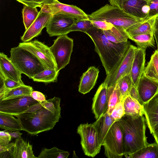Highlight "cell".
<instances>
[{
  "mask_svg": "<svg viewBox=\"0 0 158 158\" xmlns=\"http://www.w3.org/2000/svg\"><path fill=\"white\" fill-rule=\"evenodd\" d=\"M137 89L141 105L143 106L158 94V82L148 78L143 73Z\"/></svg>",
  "mask_w": 158,
  "mask_h": 158,
  "instance_id": "cell-15",
  "label": "cell"
},
{
  "mask_svg": "<svg viewBox=\"0 0 158 158\" xmlns=\"http://www.w3.org/2000/svg\"><path fill=\"white\" fill-rule=\"evenodd\" d=\"M76 19L60 13L52 15L46 27V31L50 36L67 35L69 29Z\"/></svg>",
  "mask_w": 158,
  "mask_h": 158,
  "instance_id": "cell-12",
  "label": "cell"
},
{
  "mask_svg": "<svg viewBox=\"0 0 158 158\" xmlns=\"http://www.w3.org/2000/svg\"><path fill=\"white\" fill-rule=\"evenodd\" d=\"M156 18L146 19L129 27L126 31L129 38L135 35L153 33Z\"/></svg>",
  "mask_w": 158,
  "mask_h": 158,
  "instance_id": "cell-24",
  "label": "cell"
},
{
  "mask_svg": "<svg viewBox=\"0 0 158 158\" xmlns=\"http://www.w3.org/2000/svg\"><path fill=\"white\" fill-rule=\"evenodd\" d=\"M154 38L153 33L135 35L129 39L136 44L138 48L146 49L148 47L154 46Z\"/></svg>",
  "mask_w": 158,
  "mask_h": 158,
  "instance_id": "cell-34",
  "label": "cell"
},
{
  "mask_svg": "<svg viewBox=\"0 0 158 158\" xmlns=\"http://www.w3.org/2000/svg\"><path fill=\"white\" fill-rule=\"evenodd\" d=\"M93 26L89 19H76L73 24L69 29L68 33L74 31H80L85 33L87 30Z\"/></svg>",
  "mask_w": 158,
  "mask_h": 158,
  "instance_id": "cell-37",
  "label": "cell"
},
{
  "mask_svg": "<svg viewBox=\"0 0 158 158\" xmlns=\"http://www.w3.org/2000/svg\"><path fill=\"white\" fill-rule=\"evenodd\" d=\"M125 113L123 101L118 102L113 109L110 116L115 120L120 119Z\"/></svg>",
  "mask_w": 158,
  "mask_h": 158,
  "instance_id": "cell-39",
  "label": "cell"
},
{
  "mask_svg": "<svg viewBox=\"0 0 158 158\" xmlns=\"http://www.w3.org/2000/svg\"><path fill=\"white\" fill-rule=\"evenodd\" d=\"M153 35L155 38L156 44L157 47V50L158 52V30L154 29L153 31Z\"/></svg>",
  "mask_w": 158,
  "mask_h": 158,
  "instance_id": "cell-50",
  "label": "cell"
},
{
  "mask_svg": "<svg viewBox=\"0 0 158 158\" xmlns=\"http://www.w3.org/2000/svg\"><path fill=\"white\" fill-rule=\"evenodd\" d=\"M19 45L33 54L46 69H57L56 65L50 47L43 43L35 40L20 43Z\"/></svg>",
  "mask_w": 158,
  "mask_h": 158,
  "instance_id": "cell-10",
  "label": "cell"
},
{
  "mask_svg": "<svg viewBox=\"0 0 158 158\" xmlns=\"http://www.w3.org/2000/svg\"><path fill=\"white\" fill-rule=\"evenodd\" d=\"M69 155V152L54 147L50 149L45 148L42 149L37 158H67Z\"/></svg>",
  "mask_w": 158,
  "mask_h": 158,
  "instance_id": "cell-35",
  "label": "cell"
},
{
  "mask_svg": "<svg viewBox=\"0 0 158 158\" xmlns=\"http://www.w3.org/2000/svg\"><path fill=\"white\" fill-rule=\"evenodd\" d=\"M10 52L11 61L22 73L29 78L46 69L33 54L21 46L12 48Z\"/></svg>",
  "mask_w": 158,
  "mask_h": 158,
  "instance_id": "cell-5",
  "label": "cell"
},
{
  "mask_svg": "<svg viewBox=\"0 0 158 158\" xmlns=\"http://www.w3.org/2000/svg\"><path fill=\"white\" fill-rule=\"evenodd\" d=\"M10 158H37L33 153L32 146L29 142L24 140L21 137L16 139L14 146L10 154Z\"/></svg>",
  "mask_w": 158,
  "mask_h": 158,
  "instance_id": "cell-22",
  "label": "cell"
},
{
  "mask_svg": "<svg viewBox=\"0 0 158 158\" xmlns=\"http://www.w3.org/2000/svg\"><path fill=\"white\" fill-rule=\"evenodd\" d=\"M77 133L81 138V143L84 154L94 157L100 152L101 147L97 132L93 124H81L77 127Z\"/></svg>",
  "mask_w": 158,
  "mask_h": 158,
  "instance_id": "cell-9",
  "label": "cell"
},
{
  "mask_svg": "<svg viewBox=\"0 0 158 158\" xmlns=\"http://www.w3.org/2000/svg\"><path fill=\"white\" fill-rule=\"evenodd\" d=\"M22 13L23 23L26 30L35 20L39 14V11L36 7L24 5Z\"/></svg>",
  "mask_w": 158,
  "mask_h": 158,
  "instance_id": "cell-33",
  "label": "cell"
},
{
  "mask_svg": "<svg viewBox=\"0 0 158 158\" xmlns=\"http://www.w3.org/2000/svg\"><path fill=\"white\" fill-rule=\"evenodd\" d=\"M108 106L107 86L103 82L98 87L93 98L92 109L96 119L107 112Z\"/></svg>",
  "mask_w": 158,
  "mask_h": 158,
  "instance_id": "cell-16",
  "label": "cell"
},
{
  "mask_svg": "<svg viewBox=\"0 0 158 158\" xmlns=\"http://www.w3.org/2000/svg\"><path fill=\"white\" fill-rule=\"evenodd\" d=\"M99 72L98 68L92 66L83 74L78 86L79 92L85 94L94 88L96 83Z\"/></svg>",
  "mask_w": 158,
  "mask_h": 158,
  "instance_id": "cell-21",
  "label": "cell"
},
{
  "mask_svg": "<svg viewBox=\"0 0 158 158\" xmlns=\"http://www.w3.org/2000/svg\"><path fill=\"white\" fill-rule=\"evenodd\" d=\"M42 105L30 95L0 101V112L15 116L33 111Z\"/></svg>",
  "mask_w": 158,
  "mask_h": 158,
  "instance_id": "cell-7",
  "label": "cell"
},
{
  "mask_svg": "<svg viewBox=\"0 0 158 158\" xmlns=\"http://www.w3.org/2000/svg\"><path fill=\"white\" fill-rule=\"evenodd\" d=\"M110 4L120 8L123 3L126 0H108ZM148 2L150 0H144Z\"/></svg>",
  "mask_w": 158,
  "mask_h": 158,
  "instance_id": "cell-48",
  "label": "cell"
},
{
  "mask_svg": "<svg viewBox=\"0 0 158 158\" xmlns=\"http://www.w3.org/2000/svg\"><path fill=\"white\" fill-rule=\"evenodd\" d=\"M108 98V106L107 112L110 115L116 104L123 101L119 89L116 83L111 86H107Z\"/></svg>",
  "mask_w": 158,
  "mask_h": 158,
  "instance_id": "cell-32",
  "label": "cell"
},
{
  "mask_svg": "<svg viewBox=\"0 0 158 158\" xmlns=\"http://www.w3.org/2000/svg\"><path fill=\"white\" fill-rule=\"evenodd\" d=\"M88 16L90 20L105 21L126 31L133 25L144 20L132 16L122 9L108 4Z\"/></svg>",
  "mask_w": 158,
  "mask_h": 158,
  "instance_id": "cell-4",
  "label": "cell"
},
{
  "mask_svg": "<svg viewBox=\"0 0 158 158\" xmlns=\"http://www.w3.org/2000/svg\"><path fill=\"white\" fill-rule=\"evenodd\" d=\"M3 78L5 86L7 89H13L24 84L8 78Z\"/></svg>",
  "mask_w": 158,
  "mask_h": 158,
  "instance_id": "cell-43",
  "label": "cell"
},
{
  "mask_svg": "<svg viewBox=\"0 0 158 158\" xmlns=\"http://www.w3.org/2000/svg\"><path fill=\"white\" fill-rule=\"evenodd\" d=\"M102 146L104 147L105 155L108 158H122L124 155L123 133L118 120L110 127Z\"/></svg>",
  "mask_w": 158,
  "mask_h": 158,
  "instance_id": "cell-6",
  "label": "cell"
},
{
  "mask_svg": "<svg viewBox=\"0 0 158 158\" xmlns=\"http://www.w3.org/2000/svg\"><path fill=\"white\" fill-rule=\"evenodd\" d=\"M31 96L34 99L40 102L46 100L45 95L38 91H33L31 94Z\"/></svg>",
  "mask_w": 158,
  "mask_h": 158,
  "instance_id": "cell-44",
  "label": "cell"
},
{
  "mask_svg": "<svg viewBox=\"0 0 158 158\" xmlns=\"http://www.w3.org/2000/svg\"><path fill=\"white\" fill-rule=\"evenodd\" d=\"M128 95L137 101L141 105L137 89L133 84L129 91Z\"/></svg>",
  "mask_w": 158,
  "mask_h": 158,
  "instance_id": "cell-45",
  "label": "cell"
},
{
  "mask_svg": "<svg viewBox=\"0 0 158 158\" xmlns=\"http://www.w3.org/2000/svg\"><path fill=\"white\" fill-rule=\"evenodd\" d=\"M21 73L6 55L0 53V74L6 77L24 84L21 78Z\"/></svg>",
  "mask_w": 158,
  "mask_h": 158,
  "instance_id": "cell-20",
  "label": "cell"
},
{
  "mask_svg": "<svg viewBox=\"0 0 158 158\" xmlns=\"http://www.w3.org/2000/svg\"><path fill=\"white\" fill-rule=\"evenodd\" d=\"M154 29L158 30V17L156 19L154 25Z\"/></svg>",
  "mask_w": 158,
  "mask_h": 158,
  "instance_id": "cell-52",
  "label": "cell"
},
{
  "mask_svg": "<svg viewBox=\"0 0 158 158\" xmlns=\"http://www.w3.org/2000/svg\"><path fill=\"white\" fill-rule=\"evenodd\" d=\"M149 10L147 19L158 17V0H150L148 2Z\"/></svg>",
  "mask_w": 158,
  "mask_h": 158,
  "instance_id": "cell-40",
  "label": "cell"
},
{
  "mask_svg": "<svg viewBox=\"0 0 158 158\" xmlns=\"http://www.w3.org/2000/svg\"><path fill=\"white\" fill-rule=\"evenodd\" d=\"M156 142L158 144V128L156 129L152 133Z\"/></svg>",
  "mask_w": 158,
  "mask_h": 158,
  "instance_id": "cell-51",
  "label": "cell"
},
{
  "mask_svg": "<svg viewBox=\"0 0 158 158\" xmlns=\"http://www.w3.org/2000/svg\"><path fill=\"white\" fill-rule=\"evenodd\" d=\"M116 121L106 112L92 123L97 132L101 146L110 127Z\"/></svg>",
  "mask_w": 158,
  "mask_h": 158,
  "instance_id": "cell-23",
  "label": "cell"
},
{
  "mask_svg": "<svg viewBox=\"0 0 158 158\" xmlns=\"http://www.w3.org/2000/svg\"><path fill=\"white\" fill-rule=\"evenodd\" d=\"M124 156L127 158H158V144L156 142L148 143L135 152Z\"/></svg>",
  "mask_w": 158,
  "mask_h": 158,
  "instance_id": "cell-27",
  "label": "cell"
},
{
  "mask_svg": "<svg viewBox=\"0 0 158 158\" xmlns=\"http://www.w3.org/2000/svg\"><path fill=\"white\" fill-rule=\"evenodd\" d=\"M14 115L0 112V127L11 131L23 130L21 123Z\"/></svg>",
  "mask_w": 158,
  "mask_h": 158,
  "instance_id": "cell-26",
  "label": "cell"
},
{
  "mask_svg": "<svg viewBox=\"0 0 158 158\" xmlns=\"http://www.w3.org/2000/svg\"><path fill=\"white\" fill-rule=\"evenodd\" d=\"M125 114L132 116L143 115V106L128 95L123 100Z\"/></svg>",
  "mask_w": 158,
  "mask_h": 158,
  "instance_id": "cell-25",
  "label": "cell"
},
{
  "mask_svg": "<svg viewBox=\"0 0 158 158\" xmlns=\"http://www.w3.org/2000/svg\"><path fill=\"white\" fill-rule=\"evenodd\" d=\"M146 124L151 134L158 128V94L143 106Z\"/></svg>",
  "mask_w": 158,
  "mask_h": 158,
  "instance_id": "cell-18",
  "label": "cell"
},
{
  "mask_svg": "<svg viewBox=\"0 0 158 158\" xmlns=\"http://www.w3.org/2000/svg\"><path fill=\"white\" fill-rule=\"evenodd\" d=\"M12 139L9 132L0 131V145H5L9 144Z\"/></svg>",
  "mask_w": 158,
  "mask_h": 158,
  "instance_id": "cell-42",
  "label": "cell"
},
{
  "mask_svg": "<svg viewBox=\"0 0 158 158\" xmlns=\"http://www.w3.org/2000/svg\"><path fill=\"white\" fill-rule=\"evenodd\" d=\"M123 99L128 95L133 82L130 73L120 78L117 82Z\"/></svg>",
  "mask_w": 158,
  "mask_h": 158,
  "instance_id": "cell-36",
  "label": "cell"
},
{
  "mask_svg": "<svg viewBox=\"0 0 158 158\" xmlns=\"http://www.w3.org/2000/svg\"><path fill=\"white\" fill-rule=\"evenodd\" d=\"M118 121L123 133L124 156L132 154L148 144L146 135V122L143 115L125 114Z\"/></svg>",
  "mask_w": 158,
  "mask_h": 158,
  "instance_id": "cell-3",
  "label": "cell"
},
{
  "mask_svg": "<svg viewBox=\"0 0 158 158\" xmlns=\"http://www.w3.org/2000/svg\"><path fill=\"white\" fill-rule=\"evenodd\" d=\"M19 2L28 6L33 7H40L43 6L54 3L58 0H16Z\"/></svg>",
  "mask_w": 158,
  "mask_h": 158,
  "instance_id": "cell-38",
  "label": "cell"
},
{
  "mask_svg": "<svg viewBox=\"0 0 158 158\" xmlns=\"http://www.w3.org/2000/svg\"><path fill=\"white\" fill-rule=\"evenodd\" d=\"M33 91L32 87L25 84L13 89H6L2 100L30 95Z\"/></svg>",
  "mask_w": 158,
  "mask_h": 158,
  "instance_id": "cell-29",
  "label": "cell"
},
{
  "mask_svg": "<svg viewBox=\"0 0 158 158\" xmlns=\"http://www.w3.org/2000/svg\"><path fill=\"white\" fill-rule=\"evenodd\" d=\"M137 47L131 44L117 68L107 75L103 82L107 86L115 85L122 77L130 73Z\"/></svg>",
  "mask_w": 158,
  "mask_h": 158,
  "instance_id": "cell-11",
  "label": "cell"
},
{
  "mask_svg": "<svg viewBox=\"0 0 158 158\" xmlns=\"http://www.w3.org/2000/svg\"><path fill=\"white\" fill-rule=\"evenodd\" d=\"M60 99L54 97L42 102L36 110L15 115L19 121L23 130L36 135L52 129L61 117Z\"/></svg>",
  "mask_w": 158,
  "mask_h": 158,
  "instance_id": "cell-1",
  "label": "cell"
},
{
  "mask_svg": "<svg viewBox=\"0 0 158 158\" xmlns=\"http://www.w3.org/2000/svg\"><path fill=\"white\" fill-rule=\"evenodd\" d=\"M52 15L41 9L39 14L31 26L25 30L21 40L23 42H28L38 36L41 33L43 29L46 27Z\"/></svg>",
  "mask_w": 158,
  "mask_h": 158,
  "instance_id": "cell-14",
  "label": "cell"
},
{
  "mask_svg": "<svg viewBox=\"0 0 158 158\" xmlns=\"http://www.w3.org/2000/svg\"><path fill=\"white\" fill-rule=\"evenodd\" d=\"M94 27L103 30H110L113 27L111 23L105 21L99 20H90Z\"/></svg>",
  "mask_w": 158,
  "mask_h": 158,
  "instance_id": "cell-41",
  "label": "cell"
},
{
  "mask_svg": "<svg viewBox=\"0 0 158 158\" xmlns=\"http://www.w3.org/2000/svg\"><path fill=\"white\" fill-rule=\"evenodd\" d=\"M40 8L52 15L60 13L76 19H89L88 15L76 6L64 4L58 0L53 3L44 5Z\"/></svg>",
  "mask_w": 158,
  "mask_h": 158,
  "instance_id": "cell-13",
  "label": "cell"
},
{
  "mask_svg": "<svg viewBox=\"0 0 158 158\" xmlns=\"http://www.w3.org/2000/svg\"><path fill=\"white\" fill-rule=\"evenodd\" d=\"M59 71L56 69H46L35 76L32 79L34 81L45 83L56 82Z\"/></svg>",
  "mask_w": 158,
  "mask_h": 158,
  "instance_id": "cell-31",
  "label": "cell"
},
{
  "mask_svg": "<svg viewBox=\"0 0 158 158\" xmlns=\"http://www.w3.org/2000/svg\"><path fill=\"white\" fill-rule=\"evenodd\" d=\"M103 31L108 40L115 44L127 42L129 38L126 30L114 26L110 29Z\"/></svg>",
  "mask_w": 158,
  "mask_h": 158,
  "instance_id": "cell-28",
  "label": "cell"
},
{
  "mask_svg": "<svg viewBox=\"0 0 158 158\" xmlns=\"http://www.w3.org/2000/svg\"><path fill=\"white\" fill-rule=\"evenodd\" d=\"M143 74L148 78L158 82V52L155 51L145 68Z\"/></svg>",
  "mask_w": 158,
  "mask_h": 158,
  "instance_id": "cell-30",
  "label": "cell"
},
{
  "mask_svg": "<svg viewBox=\"0 0 158 158\" xmlns=\"http://www.w3.org/2000/svg\"><path fill=\"white\" fill-rule=\"evenodd\" d=\"M120 8L131 15L143 20L147 18L149 10L148 2L144 0H126Z\"/></svg>",
  "mask_w": 158,
  "mask_h": 158,
  "instance_id": "cell-17",
  "label": "cell"
},
{
  "mask_svg": "<svg viewBox=\"0 0 158 158\" xmlns=\"http://www.w3.org/2000/svg\"><path fill=\"white\" fill-rule=\"evenodd\" d=\"M73 46V40L66 35L58 36L50 47L58 71L64 68L69 63Z\"/></svg>",
  "mask_w": 158,
  "mask_h": 158,
  "instance_id": "cell-8",
  "label": "cell"
},
{
  "mask_svg": "<svg viewBox=\"0 0 158 158\" xmlns=\"http://www.w3.org/2000/svg\"><path fill=\"white\" fill-rule=\"evenodd\" d=\"M85 33L94 42V50L99 56L106 75L109 74L118 65L131 45L130 42H112L106 38L103 30L94 26Z\"/></svg>",
  "mask_w": 158,
  "mask_h": 158,
  "instance_id": "cell-2",
  "label": "cell"
},
{
  "mask_svg": "<svg viewBox=\"0 0 158 158\" xmlns=\"http://www.w3.org/2000/svg\"><path fill=\"white\" fill-rule=\"evenodd\" d=\"M6 88L5 86L3 77L0 74V101L2 100Z\"/></svg>",
  "mask_w": 158,
  "mask_h": 158,
  "instance_id": "cell-47",
  "label": "cell"
},
{
  "mask_svg": "<svg viewBox=\"0 0 158 158\" xmlns=\"http://www.w3.org/2000/svg\"><path fill=\"white\" fill-rule=\"evenodd\" d=\"M12 138H18L21 137L22 133L20 132L19 131L15 132H9Z\"/></svg>",
  "mask_w": 158,
  "mask_h": 158,
  "instance_id": "cell-49",
  "label": "cell"
},
{
  "mask_svg": "<svg viewBox=\"0 0 158 158\" xmlns=\"http://www.w3.org/2000/svg\"><path fill=\"white\" fill-rule=\"evenodd\" d=\"M146 49L137 48L135 52L130 73L133 84L137 88L145 67Z\"/></svg>",
  "mask_w": 158,
  "mask_h": 158,
  "instance_id": "cell-19",
  "label": "cell"
},
{
  "mask_svg": "<svg viewBox=\"0 0 158 158\" xmlns=\"http://www.w3.org/2000/svg\"><path fill=\"white\" fill-rule=\"evenodd\" d=\"M15 145V143L12 142L5 145H0V153L8 152L10 155Z\"/></svg>",
  "mask_w": 158,
  "mask_h": 158,
  "instance_id": "cell-46",
  "label": "cell"
}]
</instances>
